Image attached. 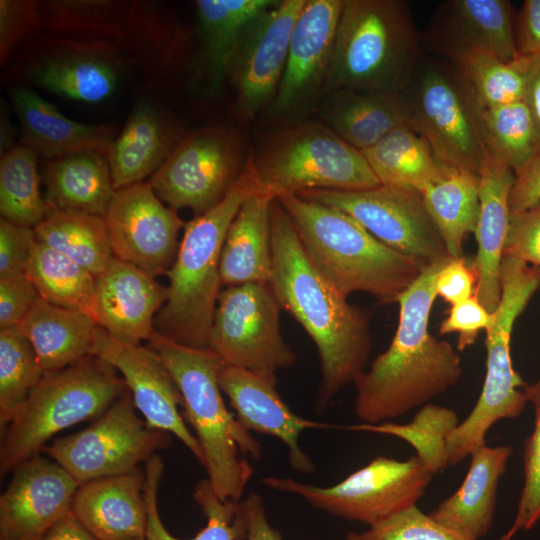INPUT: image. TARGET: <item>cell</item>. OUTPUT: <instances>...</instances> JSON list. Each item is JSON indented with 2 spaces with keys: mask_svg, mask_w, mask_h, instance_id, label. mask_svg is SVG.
<instances>
[{
  "mask_svg": "<svg viewBox=\"0 0 540 540\" xmlns=\"http://www.w3.org/2000/svg\"><path fill=\"white\" fill-rule=\"evenodd\" d=\"M32 149L13 146L0 160V212L3 219L35 228L47 213V202L40 194V177Z\"/></svg>",
  "mask_w": 540,
  "mask_h": 540,
  "instance_id": "74e56055",
  "label": "cell"
},
{
  "mask_svg": "<svg viewBox=\"0 0 540 540\" xmlns=\"http://www.w3.org/2000/svg\"><path fill=\"white\" fill-rule=\"evenodd\" d=\"M514 25L508 0H448L438 5L421 35L422 48L452 63L477 52L512 61L520 57Z\"/></svg>",
  "mask_w": 540,
  "mask_h": 540,
  "instance_id": "ac0fdd59",
  "label": "cell"
},
{
  "mask_svg": "<svg viewBox=\"0 0 540 540\" xmlns=\"http://www.w3.org/2000/svg\"><path fill=\"white\" fill-rule=\"evenodd\" d=\"M515 43L518 54L540 57V0H525L515 16Z\"/></svg>",
  "mask_w": 540,
  "mask_h": 540,
  "instance_id": "11a10c76",
  "label": "cell"
},
{
  "mask_svg": "<svg viewBox=\"0 0 540 540\" xmlns=\"http://www.w3.org/2000/svg\"><path fill=\"white\" fill-rule=\"evenodd\" d=\"M523 390L533 407L534 428L524 442V483L509 528L514 534L529 531L540 522V379Z\"/></svg>",
  "mask_w": 540,
  "mask_h": 540,
  "instance_id": "f6af8a7d",
  "label": "cell"
},
{
  "mask_svg": "<svg viewBox=\"0 0 540 540\" xmlns=\"http://www.w3.org/2000/svg\"><path fill=\"white\" fill-rule=\"evenodd\" d=\"M403 0H344L325 90L404 92L423 54Z\"/></svg>",
  "mask_w": 540,
  "mask_h": 540,
  "instance_id": "8992f818",
  "label": "cell"
},
{
  "mask_svg": "<svg viewBox=\"0 0 540 540\" xmlns=\"http://www.w3.org/2000/svg\"><path fill=\"white\" fill-rule=\"evenodd\" d=\"M47 213L35 228L36 239L98 276L113 259L102 216L58 209Z\"/></svg>",
  "mask_w": 540,
  "mask_h": 540,
  "instance_id": "e575fe53",
  "label": "cell"
},
{
  "mask_svg": "<svg viewBox=\"0 0 540 540\" xmlns=\"http://www.w3.org/2000/svg\"><path fill=\"white\" fill-rule=\"evenodd\" d=\"M487 148L518 174L540 156L534 122L524 101L487 108Z\"/></svg>",
  "mask_w": 540,
  "mask_h": 540,
  "instance_id": "7bdbcfd3",
  "label": "cell"
},
{
  "mask_svg": "<svg viewBox=\"0 0 540 540\" xmlns=\"http://www.w3.org/2000/svg\"><path fill=\"white\" fill-rule=\"evenodd\" d=\"M219 384L244 428L279 439L288 448L289 462L296 472L309 474L315 470L299 444V437L307 429L332 425L299 416L281 398L275 383L247 370L224 365Z\"/></svg>",
  "mask_w": 540,
  "mask_h": 540,
  "instance_id": "603a6c76",
  "label": "cell"
},
{
  "mask_svg": "<svg viewBox=\"0 0 540 540\" xmlns=\"http://www.w3.org/2000/svg\"><path fill=\"white\" fill-rule=\"evenodd\" d=\"M403 93L407 125L439 164L479 175L488 153L486 108L458 67L423 52Z\"/></svg>",
  "mask_w": 540,
  "mask_h": 540,
  "instance_id": "ba28073f",
  "label": "cell"
},
{
  "mask_svg": "<svg viewBox=\"0 0 540 540\" xmlns=\"http://www.w3.org/2000/svg\"><path fill=\"white\" fill-rule=\"evenodd\" d=\"M36 242L34 228L0 221V279L26 274Z\"/></svg>",
  "mask_w": 540,
  "mask_h": 540,
  "instance_id": "c3c4849f",
  "label": "cell"
},
{
  "mask_svg": "<svg viewBox=\"0 0 540 540\" xmlns=\"http://www.w3.org/2000/svg\"><path fill=\"white\" fill-rule=\"evenodd\" d=\"M41 540H98L74 516L71 509Z\"/></svg>",
  "mask_w": 540,
  "mask_h": 540,
  "instance_id": "6f0895ef",
  "label": "cell"
},
{
  "mask_svg": "<svg viewBox=\"0 0 540 540\" xmlns=\"http://www.w3.org/2000/svg\"><path fill=\"white\" fill-rule=\"evenodd\" d=\"M501 297L492 326L486 330V373L481 394L466 419L447 438L448 465H456L486 444L489 429L502 419L517 418L527 398L526 385L515 371L510 353L513 325L540 289V267L503 256Z\"/></svg>",
  "mask_w": 540,
  "mask_h": 540,
  "instance_id": "9c48e42d",
  "label": "cell"
},
{
  "mask_svg": "<svg viewBox=\"0 0 540 540\" xmlns=\"http://www.w3.org/2000/svg\"><path fill=\"white\" fill-rule=\"evenodd\" d=\"M382 185L421 191L441 171L427 140L407 124L362 151Z\"/></svg>",
  "mask_w": 540,
  "mask_h": 540,
  "instance_id": "d590c367",
  "label": "cell"
},
{
  "mask_svg": "<svg viewBox=\"0 0 540 540\" xmlns=\"http://www.w3.org/2000/svg\"><path fill=\"white\" fill-rule=\"evenodd\" d=\"M35 78L43 87L70 99L96 103L116 87V73L104 61L91 57H65L39 67Z\"/></svg>",
  "mask_w": 540,
  "mask_h": 540,
  "instance_id": "ee69618b",
  "label": "cell"
},
{
  "mask_svg": "<svg viewBox=\"0 0 540 540\" xmlns=\"http://www.w3.org/2000/svg\"><path fill=\"white\" fill-rule=\"evenodd\" d=\"M26 276L46 302L90 315L96 276L37 239Z\"/></svg>",
  "mask_w": 540,
  "mask_h": 540,
  "instance_id": "8d00e7d4",
  "label": "cell"
},
{
  "mask_svg": "<svg viewBox=\"0 0 540 540\" xmlns=\"http://www.w3.org/2000/svg\"><path fill=\"white\" fill-rule=\"evenodd\" d=\"M494 314L486 310L476 295L451 305L448 316L440 325V334L458 333L457 349L465 350L475 343L481 330L489 329Z\"/></svg>",
  "mask_w": 540,
  "mask_h": 540,
  "instance_id": "681fc988",
  "label": "cell"
},
{
  "mask_svg": "<svg viewBox=\"0 0 540 540\" xmlns=\"http://www.w3.org/2000/svg\"><path fill=\"white\" fill-rule=\"evenodd\" d=\"M44 372L35 350L18 327L0 330V426L4 429Z\"/></svg>",
  "mask_w": 540,
  "mask_h": 540,
  "instance_id": "60d3db41",
  "label": "cell"
},
{
  "mask_svg": "<svg viewBox=\"0 0 540 540\" xmlns=\"http://www.w3.org/2000/svg\"><path fill=\"white\" fill-rule=\"evenodd\" d=\"M531 62L530 57L503 61L494 55L477 52L454 64L487 109L524 101Z\"/></svg>",
  "mask_w": 540,
  "mask_h": 540,
  "instance_id": "b9f144b4",
  "label": "cell"
},
{
  "mask_svg": "<svg viewBox=\"0 0 540 540\" xmlns=\"http://www.w3.org/2000/svg\"><path fill=\"white\" fill-rule=\"evenodd\" d=\"M306 0H283L257 16L245 30L229 74L240 107L254 115L275 97L295 21Z\"/></svg>",
  "mask_w": 540,
  "mask_h": 540,
  "instance_id": "d6986e66",
  "label": "cell"
},
{
  "mask_svg": "<svg viewBox=\"0 0 540 540\" xmlns=\"http://www.w3.org/2000/svg\"><path fill=\"white\" fill-rule=\"evenodd\" d=\"M420 193L450 257H462L464 239L477 226L479 175L442 166Z\"/></svg>",
  "mask_w": 540,
  "mask_h": 540,
  "instance_id": "d6a6232c",
  "label": "cell"
},
{
  "mask_svg": "<svg viewBox=\"0 0 540 540\" xmlns=\"http://www.w3.org/2000/svg\"><path fill=\"white\" fill-rule=\"evenodd\" d=\"M172 150L171 134L162 116L151 104L140 103L106 155L114 189L143 182L158 170Z\"/></svg>",
  "mask_w": 540,
  "mask_h": 540,
  "instance_id": "4dcf8cb0",
  "label": "cell"
},
{
  "mask_svg": "<svg viewBox=\"0 0 540 540\" xmlns=\"http://www.w3.org/2000/svg\"><path fill=\"white\" fill-rule=\"evenodd\" d=\"M3 111H4V114L3 112L1 113V137H0L1 155L13 147L12 146L13 131H12V128L9 127L7 114L5 110Z\"/></svg>",
  "mask_w": 540,
  "mask_h": 540,
  "instance_id": "91938a15",
  "label": "cell"
},
{
  "mask_svg": "<svg viewBox=\"0 0 540 540\" xmlns=\"http://www.w3.org/2000/svg\"><path fill=\"white\" fill-rule=\"evenodd\" d=\"M133 540H147L146 538H142V539H133Z\"/></svg>",
  "mask_w": 540,
  "mask_h": 540,
  "instance_id": "6125c7cd",
  "label": "cell"
},
{
  "mask_svg": "<svg viewBox=\"0 0 540 540\" xmlns=\"http://www.w3.org/2000/svg\"><path fill=\"white\" fill-rule=\"evenodd\" d=\"M513 170L488 151L479 174V216L475 230L477 253L472 267L477 276L475 295L490 313L501 297L500 270L509 226V194Z\"/></svg>",
  "mask_w": 540,
  "mask_h": 540,
  "instance_id": "d4e9b609",
  "label": "cell"
},
{
  "mask_svg": "<svg viewBox=\"0 0 540 540\" xmlns=\"http://www.w3.org/2000/svg\"><path fill=\"white\" fill-rule=\"evenodd\" d=\"M164 472L159 456L153 455L146 462L145 499L148 522L147 540H184L171 535L161 521L157 506V491ZM193 497L207 517V525L188 540H235L232 521L237 502L222 501L211 487L208 479L200 481L195 487Z\"/></svg>",
  "mask_w": 540,
  "mask_h": 540,
  "instance_id": "ab89813d",
  "label": "cell"
},
{
  "mask_svg": "<svg viewBox=\"0 0 540 540\" xmlns=\"http://www.w3.org/2000/svg\"><path fill=\"white\" fill-rule=\"evenodd\" d=\"M477 276L466 259L450 258L441 268L436 280V293L451 305L475 295Z\"/></svg>",
  "mask_w": 540,
  "mask_h": 540,
  "instance_id": "db71d44e",
  "label": "cell"
},
{
  "mask_svg": "<svg viewBox=\"0 0 540 540\" xmlns=\"http://www.w3.org/2000/svg\"><path fill=\"white\" fill-rule=\"evenodd\" d=\"M509 194L510 213H519L540 201V156L515 175Z\"/></svg>",
  "mask_w": 540,
  "mask_h": 540,
  "instance_id": "9f6ffc18",
  "label": "cell"
},
{
  "mask_svg": "<svg viewBox=\"0 0 540 540\" xmlns=\"http://www.w3.org/2000/svg\"><path fill=\"white\" fill-rule=\"evenodd\" d=\"M93 355L119 372L146 423L151 428L173 434L202 464L199 442L179 411V405H182L180 391L159 355L151 347L120 341L100 326Z\"/></svg>",
  "mask_w": 540,
  "mask_h": 540,
  "instance_id": "e0dca14e",
  "label": "cell"
},
{
  "mask_svg": "<svg viewBox=\"0 0 540 540\" xmlns=\"http://www.w3.org/2000/svg\"><path fill=\"white\" fill-rule=\"evenodd\" d=\"M38 20L34 1H0V60L3 63L14 45Z\"/></svg>",
  "mask_w": 540,
  "mask_h": 540,
  "instance_id": "816d5d0a",
  "label": "cell"
},
{
  "mask_svg": "<svg viewBox=\"0 0 540 540\" xmlns=\"http://www.w3.org/2000/svg\"><path fill=\"white\" fill-rule=\"evenodd\" d=\"M257 191L248 159L225 196L185 224L176 258L166 273L168 295L157 316V332L189 347L209 348L226 233L242 203Z\"/></svg>",
  "mask_w": 540,
  "mask_h": 540,
  "instance_id": "5b68a950",
  "label": "cell"
},
{
  "mask_svg": "<svg viewBox=\"0 0 540 540\" xmlns=\"http://www.w3.org/2000/svg\"><path fill=\"white\" fill-rule=\"evenodd\" d=\"M281 309L269 283L227 287L218 296L209 349L224 365L277 384V373L296 361L281 334Z\"/></svg>",
  "mask_w": 540,
  "mask_h": 540,
  "instance_id": "7c38bea8",
  "label": "cell"
},
{
  "mask_svg": "<svg viewBox=\"0 0 540 540\" xmlns=\"http://www.w3.org/2000/svg\"><path fill=\"white\" fill-rule=\"evenodd\" d=\"M448 261L424 266L399 297V322L389 347L354 383L355 415L361 423L399 418L458 382L462 374L459 353L428 331L437 276Z\"/></svg>",
  "mask_w": 540,
  "mask_h": 540,
  "instance_id": "7a4b0ae2",
  "label": "cell"
},
{
  "mask_svg": "<svg viewBox=\"0 0 540 540\" xmlns=\"http://www.w3.org/2000/svg\"><path fill=\"white\" fill-rule=\"evenodd\" d=\"M459 423L453 409L427 403L407 424L391 421L359 423L349 429L390 435L406 441L415 449L420 462L434 475L448 466L447 438Z\"/></svg>",
  "mask_w": 540,
  "mask_h": 540,
  "instance_id": "f35d334b",
  "label": "cell"
},
{
  "mask_svg": "<svg viewBox=\"0 0 540 540\" xmlns=\"http://www.w3.org/2000/svg\"><path fill=\"white\" fill-rule=\"evenodd\" d=\"M39 298L26 274L0 279V328L17 327Z\"/></svg>",
  "mask_w": 540,
  "mask_h": 540,
  "instance_id": "f907efd6",
  "label": "cell"
},
{
  "mask_svg": "<svg viewBox=\"0 0 540 540\" xmlns=\"http://www.w3.org/2000/svg\"><path fill=\"white\" fill-rule=\"evenodd\" d=\"M103 218L114 257L153 277L167 273L185 223L163 204L150 182L116 190Z\"/></svg>",
  "mask_w": 540,
  "mask_h": 540,
  "instance_id": "2e32d148",
  "label": "cell"
},
{
  "mask_svg": "<svg viewBox=\"0 0 540 540\" xmlns=\"http://www.w3.org/2000/svg\"><path fill=\"white\" fill-rule=\"evenodd\" d=\"M432 478L416 455L405 461L379 455L332 486L275 476L262 482L269 489L299 496L314 508L372 526L416 505Z\"/></svg>",
  "mask_w": 540,
  "mask_h": 540,
  "instance_id": "8fae6325",
  "label": "cell"
},
{
  "mask_svg": "<svg viewBox=\"0 0 540 540\" xmlns=\"http://www.w3.org/2000/svg\"><path fill=\"white\" fill-rule=\"evenodd\" d=\"M241 162V144L233 133L205 128L175 146L150 183L169 207L200 215L225 196L244 169Z\"/></svg>",
  "mask_w": 540,
  "mask_h": 540,
  "instance_id": "9a60e30c",
  "label": "cell"
},
{
  "mask_svg": "<svg viewBox=\"0 0 540 540\" xmlns=\"http://www.w3.org/2000/svg\"><path fill=\"white\" fill-rule=\"evenodd\" d=\"M346 540H473L452 531L416 505L369 526L363 532H349Z\"/></svg>",
  "mask_w": 540,
  "mask_h": 540,
  "instance_id": "bcb514c9",
  "label": "cell"
},
{
  "mask_svg": "<svg viewBox=\"0 0 540 540\" xmlns=\"http://www.w3.org/2000/svg\"><path fill=\"white\" fill-rule=\"evenodd\" d=\"M297 195L343 211L386 246L423 266L452 258L417 190L381 184L351 191L313 189Z\"/></svg>",
  "mask_w": 540,
  "mask_h": 540,
  "instance_id": "5bb4252c",
  "label": "cell"
},
{
  "mask_svg": "<svg viewBox=\"0 0 540 540\" xmlns=\"http://www.w3.org/2000/svg\"><path fill=\"white\" fill-rule=\"evenodd\" d=\"M104 157L81 152L46 161V202L58 209L104 217L116 191Z\"/></svg>",
  "mask_w": 540,
  "mask_h": 540,
  "instance_id": "1f68e13d",
  "label": "cell"
},
{
  "mask_svg": "<svg viewBox=\"0 0 540 540\" xmlns=\"http://www.w3.org/2000/svg\"><path fill=\"white\" fill-rule=\"evenodd\" d=\"M291 218L319 271L345 297L365 292L397 302L423 265L375 238L348 214L297 194L275 198Z\"/></svg>",
  "mask_w": 540,
  "mask_h": 540,
  "instance_id": "3957f363",
  "label": "cell"
},
{
  "mask_svg": "<svg viewBox=\"0 0 540 540\" xmlns=\"http://www.w3.org/2000/svg\"><path fill=\"white\" fill-rule=\"evenodd\" d=\"M17 327L32 344L43 372L49 373L93 355L99 326L87 312L39 298Z\"/></svg>",
  "mask_w": 540,
  "mask_h": 540,
  "instance_id": "f1b7e54d",
  "label": "cell"
},
{
  "mask_svg": "<svg viewBox=\"0 0 540 540\" xmlns=\"http://www.w3.org/2000/svg\"><path fill=\"white\" fill-rule=\"evenodd\" d=\"M149 343L180 391L212 489L222 501H240L254 472L242 456L259 458L261 445L224 403L219 384L224 363L209 348L189 347L157 331Z\"/></svg>",
  "mask_w": 540,
  "mask_h": 540,
  "instance_id": "277c9868",
  "label": "cell"
},
{
  "mask_svg": "<svg viewBox=\"0 0 540 540\" xmlns=\"http://www.w3.org/2000/svg\"><path fill=\"white\" fill-rule=\"evenodd\" d=\"M524 102L531 113L540 146V57L532 58Z\"/></svg>",
  "mask_w": 540,
  "mask_h": 540,
  "instance_id": "680465c9",
  "label": "cell"
},
{
  "mask_svg": "<svg viewBox=\"0 0 540 540\" xmlns=\"http://www.w3.org/2000/svg\"><path fill=\"white\" fill-rule=\"evenodd\" d=\"M323 117L327 126L360 151L407 124L403 92L328 91Z\"/></svg>",
  "mask_w": 540,
  "mask_h": 540,
  "instance_id": "f546056e",
  "label": "cell"
},
{
  "mask_svg": "<svg viewBox=\"0 0 540 540\" xmlns=\"http://www.w3.org/2000/svg\"><path fill=\"white\" fill-rule=\"evenodd\" d=\"M78 487L59 464L39 454L21 463L0 496V540H41L71 509Z\"/></svg>",
  "mask_w": 540,
  "mask_h": 540,
  "instance_id": "ffe728a7",
  "label": "cell"
},
{
  "mask_svg": "<svg viewBox=\"0 0 540 540\" xmlns=\"http://www.w3.org/2000/svg\"><path fill=\"white\" fill-rule=\"evenodd\" d=\"M11 99L24 146L50 159L81 152L106 157L114 140L112 128L69 119L31 89L16 88Z\"/></svg>",
  "mask_w": 540,
  "mask_h": 540,
  "instance_id": "4316f807",
  "label": "cell"
},
{
  "mask_svg": "<svg viewBox=\"0 0 540 540\" xmlns=\"http://www.w3.org/2000/svg\"><path fill=\"white\" fill-rule=\"evenodd\" d=\"M249 161L258 192L274 198L313 189L351 191L381 185L362 151L318 123L278 133Z\"/></svg>",
  "mask_w": 540,
  "mask_h": 540,
  "instance_id": "30bf717a",
  "label": "cell"
},
{
  "mask_svg": "<svg viewBox=\"0 0 540 540\" xmlns=\"http://www.w3.org/2000/svg\"><path fill=\"white\" fill-rule=\"evenodd\" d=\"M232 527L235 540H282L280 532L269 523L263 498L257 493L237 502Z\"/></svg>",
  "mask_w": 540,
  "mask_h": 540,
  "instance_id": "f5cc1de1",
  "label": "cell"
},
{
  "mask_svg": "<svg viewBox=\"0 0 540 540\" xmlns=\"http://www.w3.org/2000/svg\"><path fill=\"white\" fill-rule=\"evenodd\" d=\"M272 0H198L196 13L203 39L210 84L218 88L229 71L242 36L251 22L275 5Z\"/></svg>",
  "mask_w": 540,
  "mask_h": 540,
  "instance_id": "836d02e7",
  "label": "cell"
},
{
  "mask_svg": "<svg viewBox=\"0 0 540 540\" xmlns=\"http://www.w3.org/2000/svg\"><path fill=\"white\" fill-rule=\"evenodd\" d=\"M270 286L314 342L321 363L317 408L324 409L364 372L371 351L368 318L319 271L291 218L274 199L271 208Z\"/></svg>",
  "mask_w": 540,
  "mask_h": 540,
  "instance_id": "6da1fadb",
  "label": "cell"
},
{
  "mask_svg": "<svg viewBox=\"0 0 540 540\" xmlns=\"http://www.w3.org/2000/svg\"><path fill=\"white\" fill-rule=\"evenodd\" d=\"M344 0H306L292 30L287 61L272 103L286 114L325 89L335 34Z\"/></svg>",
  "mask_w": 540,
  "mask_h": 540,
  "instance_id": "44dd1931",
  "label": "cell"
},
{
  "mask_svg": "<svg viewBox=\"0 0 540 540\" xmlns=\"http://www.w3.org/2000/svg\"><path fill=\"white\" fill-rule=\"evenodd\" d=\"M274 199L257 191L240 206L228 228L221 252L222 285L270 282L271 208Z\"/></svg>",
  "mask_w": 540,
  "mask_h": 540,
  "instance_id": "83f0119b",
  "label": "cell"
},
{
  "mask_svg": "<svg viewBox=\"0 0 540 540\" xmlns=\"http://www.w3.org/2000/svg\"><path fill=\"white\" fill-rule=\"evenodd\" d=\"M170 434L151 428L136 412L130 391L115 400L87 428L44 447L80 484L126 473L170 444Z\"/></svg>",
  "mask_w": 540,
  "mask_h": 540,
  "instance_id": "4fadbf2b",
  "label": "cell"
},
{
  "mask_svg": "<svg viewBox=\"0 0 540 540\" xmlns=\"http://www.w3.org/2000/svg\"><path fill=\"white\" fill-rule=\"evenodd\" d=\"M145 480L146 475L137 467L80 484L71 511L98 540L146 538Z\"/></svg>",
  "mask_w": 540,
  "mask_h": 540,
  "instance_id": "cb8c5ba5",
  "label": "cell"
},
{
  "mask_svg": "<svg viewBox=\"0 0 540 540\" xmlns=\"http://www.w3.org/2000/svg\"><path fill=\"white\" fill-rule=\"evenodd\" d=\"M167 295V287L155 277L113 257L96 276L90 316L114 338L140 344L155 333V314L165 304Z\"/></svg>",
  "mask_w": 540,
  "mask_h": 540,
  "instance_id": "7402d4cb",
  "label": "cell"
},
{
  "mask_svg": "<svg viewBox=\"0 0 540 540\" xmlns=\"http://www.w3.org/2000/svg\"><path fill=\"white\" fill-rule=\"evenodd\" d=\"M503 256L540 267V201L525 211L510 213Z\"/></svg>",
  "mask_w": 540,
  "mask_h": 540,
  "instance_id": "7dc6e473",
  "label": "cell"
},
{
  "mask_svg": "<svg viewBox=\"0 0 540 540\" xmlns=\"http://www.w3.org/2000/svg\"><path fill=\"white\" fill-rule=\"evenodd\" d=\"M511 455L512 448L506 445L484 444L474 450L462 484L440 502L430 516L467 538L484 537L493 523L499 481Z\"/></svg>",
  "mask_w": 540,
  "mask_h": 540,
  "instance_id": "484cf974",
  "label": "cell"
},
{
  "mask_svg": "<svg viewBox=\"0 0 540 540\" xmlns=\"http://www.w3.org/2000/svg\"><path fill=\"white\" fill-rule=\"evenodd\" d=\"M514 535L515 534L508 529L507 532L501 535L498 540H512Z\"/></svg>",
  "mask_w": 540,
  "mask_h": 540,
  "instance_id": "94428289",
  "label": "cell"
},
{
  "mask_svg": "<svg viewBox=\"0 0 540 540\" xmlns=\"http://www.w3.org/2000/svg\"><path fill=\"white\" fill-rule=\"evenodd\" d=\"M127 389L119 372L95 355L44 373L23 406L2 429L1 476L38 455L59 431L101 415Z\"/></svg>",
  "mask_w": 540,
  "mask_h": 540,
  "instance_id": "52a82bcc",
  "label": "cell"
}]
</instances>
